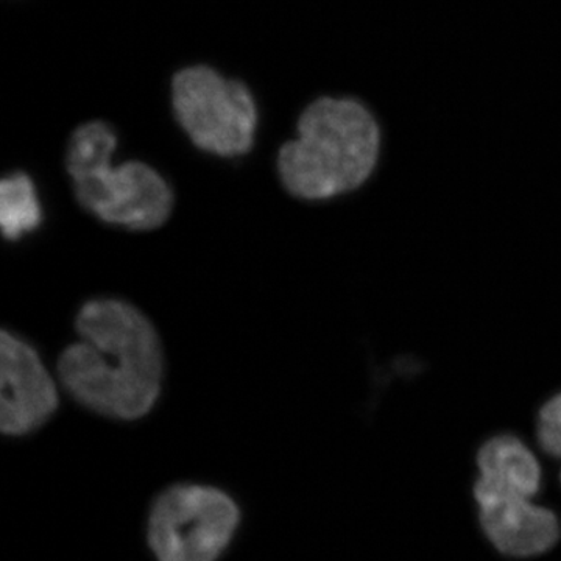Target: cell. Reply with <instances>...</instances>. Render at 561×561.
<instances>
[{"label":"cell","mask_w":561,"mask_h":561,"mask_svg":"<svg viewBox=\"0 0 561 561\" xmlns=\"http://www.w3.org/2000/svg\"><path fill=\"white\" fill-rule=\"evenodd\" d=\"M0 430L9 437H25L49 423L58 411L57 383L36 351L16 335L0 334Z\"/></svg>","instance_id":"obj_6"},{"label":"cell","mask_w":561,"mask_h":561,"mask_svg":"<svg viewBox=\"0 0 561 561\" xmlns=\"http://www.w3.org/2000/svg\"><path fill=\"white\" fill-rule=\"evenodd\" d=\"M241 526V508L227 491L176 483L151 504L147 542L157 561H217Z\"/></svg>","instance_id":"obj_4"},{"label":"cell","mask_w":561,"mask_h":561,"mask_svg":"<svg viewBox=\"0 0 561 561\" xmlns=\"http://www.w3.org/2000/svg\"><path fill=\"white\" fill-rule=\"evenodd\" d=\"M117 136L111 125L91 121L70 135L66 171L81 208L105 224L131 231H151L172 216L171 184L146 162L111 165Z\"/></svg>","instance_id":"obj_3"},{"label":"cell","mask_w":561,"mask_h":561,"mask_svg":"<svg viewBox=\"0 0 561 561\" xmlns=\"http://www.w3.org/2000/svg\"><path fill=\"white\" fill-rule=\"evenodd\" d=\"M171 90L176 121L197 149L221 158L253 149L257 106L241 80L209 66H190L173 76Z\"/></svg>","instance_id":"obj_5"},{"label":"cell","mask_w":561,"mask_h":561,"mask_svg":"<svg viewBox=\"0 0 561 561\" xmlns=\"http://www.w3.org/2000/svg\"><path fill=\"white\" fill-rule=\"evenodd\" d=\"M80 342L62 350L57 376L88 411L119 421L153 411L164 378V356L153 323L130 302L101 298L81 306Z\"/></svg>","instance_id":"obj_1"},{"label":"cell","mask_w":561,"mask_h":561,"mask_svg":"<svg viewBox=\"0 0 561 561\" xmlns=\"http://www.w3.org/2000/svg\"><path fill=\"white\" fill-rule=\"evenodd\" d=\"M41 224V206L31 176L13 173L0 183V225L3 238L16 241Z\"/></svg>","instance_id":"obj_9"},{"label":"cell","mask_w":561,"mask_h":561,"mask_svg":"<svg viewBox=\"0 0 561 561\" xmlns=\"http://www.w3.org/2000/svg\"><path fill=\"white\" fill-rule=\"evenodd\" d=\"M483 481L500 489L534 497L541 489V468L537 457L516 435L491 437L478 453Z\"/></svg>","instance_id":"obj_8"},{"label":"cell","mask_w":561,"mask_h":561,"mask_svg":"<svg viewBox=\"0 0 561 561\" xmlns=\"http://www.w3.org/2000/svg\"><path fill=\"white\" fill-rule=\"evenodd\" d=\"M297 139L279 149V180L291 197L330 201L370 179L382 131L370 106L350 95H321L302 110Z\"/></svg>","instance_id":"obj_2"},{"label":"cell","mask_w":561,"mask_h":561,"mask_svg":"<svg viewBox=\"0 0 561 561\" xmlns=\"http://www.w3.org/2000/svg\"><path fill=\"white\" fill-rule=\"evenodd\" d=\"M479 522L486 538L504 556L526 559L551 551L561 537L559 516L530 497L500 489L479 478L474 483Z\"/></svg>","instance_id":"obj_7"},{"label":"cell","mask_w":561,"mask_h":561,"mask_svg":"<svg viewBox=\"0 0 561 561\" xmlns=\"http://www.w3.org/2000/svg\"><path fill=\"white\" fill-rule=\"evenodd\" d=\"M537 437L542 451L561 459V393L556 394L540 409Z\"/></svg>","instance_id":"obj_10"}]
</instances>
